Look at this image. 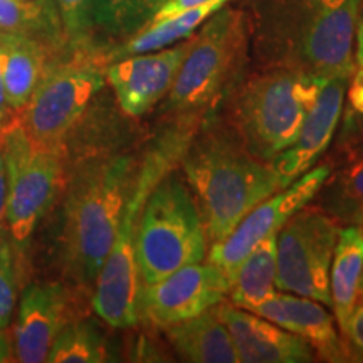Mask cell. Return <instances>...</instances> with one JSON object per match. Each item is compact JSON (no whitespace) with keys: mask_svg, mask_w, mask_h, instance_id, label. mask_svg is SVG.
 Segmentation results:
<instances>
[{"mask_svg":"<svg viewBox=\"0 0 363 363\" xmlns=\"http://www.w3.org/2000/svg\"><path fill=\"white\" fill-rule=\"evenodd\" d=\"M229 2H233V0H206V2L185 9L179 13H174V16L152 21L142 30L126 39L123 44L118 45L116 49L106 52L99 59L101 61H118V59L126 56L158 51V49L174 45L190 38L212 13L220 11Z\"/></svg>","mask_w":363,"mask_h":363,"instance_id":"20","label":"cell"},{"mask_svg":"<svg viewBox=\"0 0 363 363\" xmlns=\"http://www.w3.org/2000/svg\"><path fill=\"white\" fill-rule=\"evenodd\" d=\"M11 106L7 104V98H6V89H4V79H2V72H0V121L7 116Z\"/></svg>","mask_w":363,"mask_h":363,"instance_id":"35","label":"cell"},{"mask_svg":"<svg viewBox=\"0 0 363 363\" xmlns=\"http://www.w3.org/2000/svg\"><path fill=\"white\" fill-rule=\"evenodd\" d=\"M170 0H93V27L110 39H128Z\"/></svg>","mask_w":363,"mask_h":363,"instance_id":"24","label":"cell"},{"mask_svg":"<svg viewBox=\"0 0 363 363\" xmlns=\"http://www.w3.org/2000/svg\"><path fill=\"white\" fill-rule=\"evenodd\" d=\"M363 272V227L350 225L340 229L333 261L330 269L331 306L340 331H345L347 321L357 306Z\"/></svg>","mask_w":363,"mask_h":363,"instance_id":"21","label":"cell"},{"mask_svg":"<svg viewBox=\"0 0 363 363\" xmlns=\"http://www.w3.org/2000/svg\"><path fill=\"white\" fill-rule=\"evenodd\" d=\"M111 360L106 340L93 321H71L54 340L48 360L51 363H101Z\"/></svg>","mask_w":363,"mask_h":363,"instance_id":"25","label":"cell"},{"mask_svg":"<svg viewBox=\"0 0 363 363\" xmlns=\"http://www.w3.org/2000/svg\"><path fill=\"white\" fill-rule=\"evenodd\" d=\"M276 240L278 233L267 235L240 262L230 281L233 305L252 310L276 293Z\"/></svg>","mask_w":363,"mask_h":363,"instance_id":"23","label":"cell"},{"mask_svg":"<svg viewBox=\"0 0 363 363\" xmlns=\"http://www.w3.org/2000/svg\"><path fill=\"white\" fill-rule=\"evenodd\" d=\"M360 0H261L251 21L257 67L352 76Z\"/></svg>","mask_w":363,"mask_h":363,"instance_id":"1","label":"cell"},{"mask_svg":"<svg viewBox=\"0 0 363 363\" xmlns=\"http://www.w3.org/2000/svg\"><path fill=\"white\" fill-rule=\"evenodd\" d=\"M249 311L301 337L323 360H347V350L340 340L335 318L326 311L323 303L293 293L276 291L269 299Z\"/></svg>","mask_w":363,"mask_h":363,"instance_id":"17","label":"cell"},{"mask_svg":"<svg viewBox=\"0 0 363 363\" xmlns=\"http://www.w3.org/2000/svg\"><path fill=\"white\" fill-rule=\"evenodd\" d=\"M326 81L283 67H259L227 94L224 120L254 157L271 163L296 142Z\"/></svg>","mask_w":363,"mask_h":363,"instance_id":"5","label":"cell"},{"mask_svg":"<svg viewBox=\"0 0 363 363\" xmlns=\"http://www.w3.org/2000/svg\"><path fill=\"white\" fill-rule=\"evenodd\" d=\"M17 246L6 227L0 229V330L7 328L17 303L19 271H17Z\"/></svg>","mask_w":363,"mask_h":363,"instance_id":"28","label":"cell"},{"mask_svg":"<svg viewBox=\"0 0 363 363\" xmlns=\"http://www.w3.org/2000/svg\"><path fill=\"white\" fill-rule=\"evenodd\" d=\"M71 296L61 283H33L22 293L13 326L17 362L48 360L54 340L71 323Z\"/></svg>","mask_w":363,"mask_h":363,"instance_id":"14","label":"cell"},{"mask_svg":"<svg viewBox=\"0 0 363 363\" xmlns=\"http://www.w3.org/2000/svg\"><path fill=\"white\" fill-rule=\"evenodd\" d=\"M7 353H9V345L6 342V337L0 333V362L7 360Z\"/></svg>","mask_w":363,"mask_h":363,"instance_id":"36","label":"cell"},{"mask_svg":"<svg viewBox=\"0 0 363 363\" xmlns=\"http://www.w3.org/2000/svg\"><path fill=\"white\" fill-rule=\"evenodd\" d=\"M230 279L219 267L194 262L152 284H140L138 315L158 328H169L219 305Z\"/></svg>","mask_w":363,"mask_h":363,"instance_id":"12","label":"cell"},{"mask_svg":"<svg viewBox=\"0 0 363 363\" xmlns=\"http://www.w3.org/2000/svg\"><path fill=\"white\" fill-rule=\"evenodd\" d=\"M177 353L195 363H238L233 338L216 306L165 328Z\"/></svg>","mask_w":363,"mask_h":363,"instance_id":"19","label":"cell"},{"mask_svg":"<svg viewBox=\"0 0 363 363\" xmlns=\"http://www.w3.org/2000/svg\"><path fill=\"white\" fill-rule=\"evenodd\" d=\"M94 52H74L45 66L39 84L22 108L21 128L43 147H61L106 81Z\"/></svg>","mask_w":363,"mask_h":363,"instance_id":"8","label":"cell"},{"mask_svg":"<svg viewBox=\"0 0 363 363\" xmlns=\"http://www.w3.org/2000/svg\"><path fill=\"white\" fill-rule=\"evenodd\" d=\"M197 125L195 116L177 118L175 125L163 131L138 163L115 242L94 281L93 308L113 328H130L138 323L140 274L135 246L140 214L153 187L180 163Z\"/></svg>","mask_w":363,"mask_h":363,"instance_id":"4","label":"cell"},{"mask_svg":"<svg viewBox=\"0 0 363 363\" xmlns=\"http://www.w3.org/2000/svg\"><path fill=\"white\" fill-rule=\"evenodd\" d=\"M358 294L363 298V272H362V281H360V291H358Z\"/></svg>","mask_w":363,"mask_h":363,"instance_id":"37","label":"cell"},{"mask_svg":"<svg viewBox=\"0 0 363 363\" xmlns=\"http://www.w3.org/2000/svg\"><path fill=\"white\" fill-rule=\"evenodd\" d=\"M343 335L350 338L353 347L363 355V305L355 306V310L348 318Z\"/></svg>","mask_w":363,"mask_h":363,"instance_id":"31","label":"cell"},{"mask_svg":"<svg viewBox=\"0 0 363 363\" xmlns=\"http://www.w3.org/2000/svg\"><path fill=\"white\" fill-rule=\"evenodd\" d=\"M0 30L39 40L56 56L71 52L54 0H0Z\"/></svg>","mask_w":363,"mask_h":363,"instance_id":"22","label":"cell"},{"mask_svg":"<svg viewBox=\"0 0 363 363\" xmlns=\"http://www.w3.org/2000/svg\"><path fill=\"white\" fill-rule=\"evenodd\" d=\"M136 266L140 284H152L202 262L207 235L187 182L170 170L150 192L136 227Z\"/></svg>","mask_w":363,"mask_h":363,"instance_id":"7","label":"cell"},{"mask_svg":"<svg viewBox=\"0 0 363 363\" xmlns=\"http://www.w3.org/2000/svg\"><path fill=\"white\" fill-rule=\"evenodd\" d=\"M342 227L320 207H301L276 240V289L331 305L330 269Z\"/></svg>","mask_w":363,"mask_h":363,"instance_id":"10","label":"cell"},{"mask_svg":"<svg viewBox=\"0 0 363 363\" xmlns=\"http://www.w3.org/2000/svg\"><path fill=\"white\" fill-rule=\"evenodd\" d=\"M167 110L175 118L203 115L227 98L244 76L251 49V19L242 9L224 6L189 39Z\"/></svg>","mask_w":363,"mask_h":363,"instance_id":"6","label":"cell"},{"mask_svg":"<svg viewBox=\"0 0 363 363\" xmlns=\"http://www.w3.org/2000/svg\"><path fill=\"white\" fill-rule=\"evenodd\" d=\"M201 2H206V0H170L169 4H165V6L160 9V12H158L152 21H158V19H163V17L174 16V13H179L182 11H185V9L197 6V4Z\"/></svg>","mask_w":363,"mask_h":363,"instance_id":"33","label":"cell"},{"mask_svg":"<svg viewBox=\"0 0 363 363\" xmlns=\"http://www.w3.org/2000/svg\"><path fill=\"white\" fill-rule=\"evenodd\" d=\"M59 59L39 40L0 30V72L11 110H22L49 62Z\"/></svg>","mask_w":363,"mask_h":363,"instance_id":"18","label":"cell"},{"mask_svg":"<svg viewBox=\"0 0 363 363\" xmlns=\"http://www.w3.org/2000/svg\"><path fill=\"white\" fill-rule=\"evenodd\" d=\"M330 175V163H321L298 177L288 187L261 201L224 239L211 244L207 261L219 267L233 281L235 271L247 254L267 235L279 233L281 227L294 212L308 206V202L325 187Z\"/></svg>","mask_w":363,"mask_h":363,"instance_id":"11","label":"cell"},{"mask_svg":"<svg viewBox=\"0 0 363 363\" xmlns=\"http://www.w3.org/2000/svg\"><path fill=\"white\" fill-rule=\"evenodd\" d=\"M338 142H342V147L347 148L363 145V116L345 115L342 136H340Z\"/></svg>","mask_w":363,"mask_h":363,"instance_id":"30","label":"cell"},{"mask_svg":"<svg viewBox=\"0 0 363 363\" xmlns=\"http://www.w3.org/2000/svg\"><path fill=\"white\" fill-rule=\"evenodd\" d=\"M136 169L131 155L99 157L72 177L62 220V257L71 278L81 284L96 281L111 251Z\"/></svg>","mask_w":363,"mask_h":363,"instance_id":"3","label":"cell"},{"mask_svg":"<svg viewBox=\"0 0 363 363\" xmlns=\"http://www.w3.org/2000/svg\"><path fill=\"white\" fill-rule=\"evenodd\" d=\"M71 54L93 51V0H54Z\"/></svg>","mask_w":363,"mask_h":363,"instance_id":"27","label":"cell"},{"mask_svg":"<svg viewBox=\"0 0 363 363\" xmlns=\"http://www.w3.org/2000/svg\"><path fill=\"white\" fill-rule=\"evenodd\" d=\"M330 195L338 216L363 219V145L348 147L347 162L335 177Z\"/></svg>","mask_w":363,"mask_h":363,"instance_id":"26","label":"cell"},{"mask_svg":"<svg viewBox=\"0 0 363 363\" xmlns=\"http://www.w3.org/2000/svg\"><path fill=\"white\" fill-rule=\"evenodd\" d=\"M6 202H7V165L4 150L0 148V229L6 227L4 217H6Z\"/></svg>","mask_w":363,"mask_h":363,"instance_id":"32","label":"cell"},{"mask_svg":"<svg viewBox=\"0 0 363 363\" xmlns=\"http://www.w3.org/2000/svg\"><path fill=\"white\" fill-rule=\"evenodd\" d=\"M190 40L158 51L118 59L106 67V79L126 115L143 116L170 93L187 56Z\"/></svg>","mask_w":363,"mask_h":363,"instance_id":"13","label":"cell"},{"mask_svg":"<svg viewBox=\"0 0 363 363\" xmlns=\"http://www.w3.org/2000/svg\"><path fill=\"white\" fill-rule=\"evenodd\" d=\"M348 79L350 76H335L326 81L305 118L296 142L271 162L283 187L310 170L330 147L343 113Z\"/></svg>","mask_w":363,"mask_h":363,"instance_id":"15","label":"cell"},{"mask_svg":"<svg viewBox=\"0 0 363 363\" xmlns=\"http://www.w3.org/2000/svg\"><path fill=\"white\" fill-rule=\"evenodd\" d=\"M207 240H222L257 203L284 189L271 163L254 157L224 118L197 125L180 158Z\"/></svg>","mask_w":363,"mask_h":363,"instance_id":"2","label":"cell"},{"mask_svg":"<svg viewBox=\"0 0 363 363\" xmlns=\"http://www.w3.org/2000/svg\"><path fill=\"white\" fill-rule=\"evenodd\" d=\"M242 363H308L315 353L305 340L235 305H216Z\"/></svg>","mask_w":363,"mask_h":363,"instance_id":"16","label":"cell"},{"mask_svg":"<svg viewBox=\"0 0 363 363\" xmlns=\"http://www.w3.org/2000/svg\"><path fill=\"white\" fill-rule=\"evenodd\" d=\"M348 108L345 115L350 116H363V66H355L347 86Z\"/></svg>","mask_w":363,"mask_h":363,"instance_id":"29","label":"cell"},{"mask_svg":"<svg viewBox=\"0 0 363 363\" xmlns=\"http://www.w3.org/2000/svg\"><path fill=\"white\" fill-rule=\"evenodd\" d=\"M355 61L358 66H363V0H360V11H358V21H357Z\"/></svg>","mask_w":363,"mask_h":363,"instance_id":"34","label":"cell"},{"mask_svg":"<svg viewBox=\"0 0 363 363\" xmlns=\"http://www.w3.org/2000/svg\"><path fill=\"white\" fill-rule=\"evenodd\" d=\"M7 165L6 229L17 249H26L35 225L56 201L65 184V145H38L21 125L9 130L4 138Z\"/></svg>","mask_w":363,"mask_h":363,"instance_id":"9","label":"cell"}]
</instances>
